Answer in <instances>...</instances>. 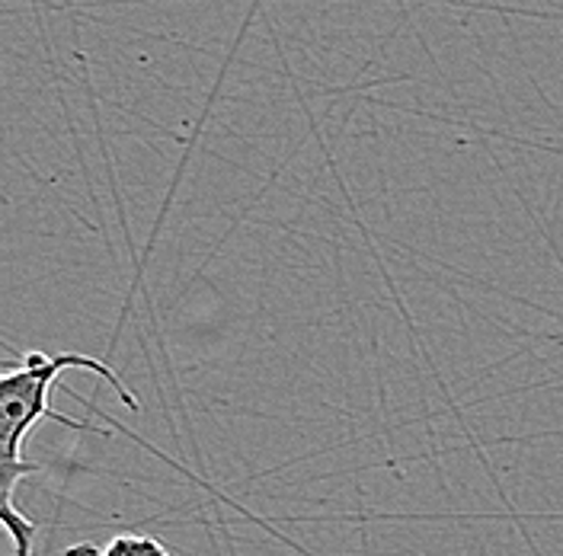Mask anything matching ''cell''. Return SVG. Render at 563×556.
Returning <instances> with one entry per match:
<instances>
[{
  "label": "cell",
  "mask_w": 563,
  "mask_h": 556,
  "mask_svg": "<svg viewBox=\"0 0 563 556\" xmlns=\"http://www.w3.org/2000/svg\"><path fill=\"white\" fill-rule=\"evenodd\" d=\"M103 556H170V551L147 534H115L103 547Z\"/></svg>",
  "instance_id": "7a4b0ae2"
},
{
  "label": "cell",
  "mask_w": 563,
  "mask_h": 556,
  "mask_svg": "<svg viewBox=\"0 0 563 556\" xmlns=\"http://www.w3.org/2000/svg\"><path fill=\"white\" fill-rule=\"evenodd\" d=\"M62 371H87V375H97L100 381H106L115 397L129 407V410H139V397L132 393V387L122 381L109 362L103 358H93V355H84V352H23V362L20 368H7L0 375V499H3V509L13 505V489L16 483L33 474L35 464H30L23 457V442L30 438L38 422L45 419H55L68 429L77 432H93V435H106V429L97 425H87L80 419H68L65 413H55L52 410V390L58 387V375Z\"/></svg>",
  "instance_id": "6da1fadb"
}]
</instances>
